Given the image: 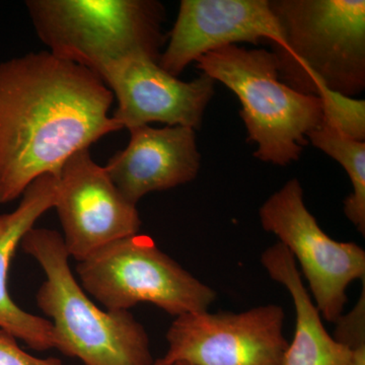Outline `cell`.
I'll use <instances>...</instances> for the list:
<instances>
[{"instance_id":"cell-18","label":"cell","mask_w":365,"mask_h":365,"mask_svg":"<svg viewBox=\"0 0 365 365\" xmlns=\"http://www.w3.org/2000/svg\"><path fill=\"white\" fill-rule=\"evenodd\" d=\"M0 365H62L57 359H38L19 346L11 333L0 329Z\"/></svg>"},{"instance_id":"cell-10","label":"cell","mask_w":365,"mask_h":365,"mask_svg":"<svg viewBox=\"0 0 365 365\" xmlns=\"http://www.w3.org/2000/svg\"><path fill=\"white\" fill-rule=\"evenodd\" d=\"M101 79L117 100L113 119L128 130L153 122L199 129L215 95V81L205 74L186 83L148 56L124 60Z\"/></svg>"},{"instance_id":"cell-4","label":"cell","mask_w":365,"mask_h":365,"mask_svg":"<svg viewBox=\"0 0 365 365\" xmlns=\"http://www.w3.org/2000/svg\"><path fill=\"white\" fill-rule=\"evenodd\" d=\"M38 37L55 56L98 78L135 56L160 59L165 9L153 0H29Z\"/></svg>"},{"instance_id":"cell-1","label":"cell","mask_w":365,"mask_h":365,"mask_svg":"<svg viewBox=\"0 0 365 365\" xmlns=\"http://www.w3.org/2000/svg\"><path fill=\"white\" fill-rule=\"evenodd\" d=\"M112 91L97 74L49 51L0 63V204L112 132Z\"/></svg>"},{"instance_id":"cell-8","label":"cell","mask_w":365,"mask_h":365,"mask_svg":"<svg viewBox=\"0 0 365 365\" xmlns=\"http://www.w3.org/2000/svg\"><path fill=\"white\" fill-rule=\"evenodd\" d=\"M284 311L265 304L242 312L182 314L168 330L169 365H284Z\"/></svg>"},{"instance_id":"cell-19","label":"cell","mask_w":365,"mask_h":365,"mask_svg":"<svg viewBox=\"0 0 365 365\" xmlns=\"http://www.w3.org/2000/svg\"><path fill=\"white\" fill-rule=\"evenodd\" d=\"M354 351L356 354V364L355 365H365V346L354 350Z\"/></svg>"},{"instance_id":"cell-14","label":"cell","mask_w":365,"mask_h":365,"mask_svg":"<svg viewBox=\"0 0 365 365\" xmlns=\"http://www.w3.org/2000/svg\"><path fill=\"white\" fill-rule=\"evenodd\" d=\"M261 262L271 279L287 288L294 304V335L288 343L284 365L356 364L355 351L326 330L292 253L278 242L264 251Z\"/></svg>"},{"instance_id":"cell-17","label":"cell","mask_w":365,"mask_h":365,"mask_svg":"<svg viewBox=\"0 0 365 365\" xmlns=\"http://www.w3.org/2000/svg\"><path fill=\"white\" fill-rule=\"evenodd\" d=\"M333 337L341 344L354 350L365 346V280L359 302L348 314H343L336 321Z\"/></svg>"},{"instance_id":"cell-9","label":"cell","mask_w":365,"mask_h":365,"mask_svg":"<svg viewBox=\"0 0 365 365\" xmlns=\"http://www.w3.org/2000/svg\"><path fill=\"white\" fill-rule=\"evenodd\" d=\"M56 209L67 253L78 262L103 247L139 234L141 220L135 204L115 186L104 167L79 150L57 177Z\"/></svg>"},{"instance_id":"cell-12","label":"cell","mask_w":365,"mask_h":365,"mask_svg":"<svg viewBox=\"0 0 365 365\" xmlns=\"http://www.w3.org/2000/svg\"><path fill=\"white\" fill-rule=\"evenodd\" d=\"M123 150L115 153L105 170L129 202L146 194L165 191L193 181L200 170L195 130L188 127H135Z\"/></svg>"},{"instance_id":"cell-21","label":"cell","mask_w":365,"mask_h":365,"mask_svg":"<svg viewBox=\"0 0 365 365\" xmlns=\"http://www.w3.org/2000/svg\"><path fill=\"white\" fill-rule=\"evenodd\" d=\"M177 365H189V364H176Z\"/></svg>"},{"instance_id":"cell-7","label":"cell","mask_w":365,"mask_h":365,"mask_svg":"<svg viewBox=\"0 0 365 365\" xmlns=\"http://www.w3.org/2000/svg\"><path fill=\"white\" fill-rule=\"evenodd\" d=\"M262 227L292 253L309 284L322 318L329 323L344 314L347 289L365 280V251L352 242H338L322 230L307 208L299 180L288 181L262 205Z\"/></svg>"},{"instance_id":"cell-6","label":"cell","mask_w":365,"mask_h":365,"mask_svg":"<svg viewBox=\"0 0 365 365\" xmlns=\"http://www.w3.org/2000/svg\"><path fill=\"white\" fill-rule=\"evenodd\" d=\"M81 287L108 311H129L150 302L170 316L208 311L217 299L148 235H133L103 247L78 262Z\"/></svg>"},{"instance_id":"cell-13","label":"cell","mask_w":365,"mask_h":365,"mask_svg":"<svg viewBox=\"0 0 365 365\" xmlns=\"http://www.w3.org/2000/svg\"><path fill=\"white\" fill-rule=\"evenodd\" d=\"M56 195L57 178L44 175L25 190L16 210L0 215V329L37 351L55 348L51 322L21 309L11 299L7 278L21 239L46 211L54 208Z\"/></svg>"},{"instance_id":"cell-20","label":"cell","mask_w":365,"mask_h":365,"mask_svg":"<svg viewBox=\"0 0 365 365\" xmlns=\"http://www.w3.org/2000/svg\"><path fill=\"white\" fill-rule=\"evenodd\" d=\"M153 365H169V364H165V362L163 361V360L162 359H160L155 360V364H153ZM174 365H177V364H174Z\"/></svg>"},{"instance_id":"cell-11","label":"cell","mask_w":365,"mask_h":365,"mask_svg":"<svg viewBox=\"0 0 365 365\" xmlns=\"http://www.w3.org/2000/svg\"><path fill=\"white\" fill-rule=\"evenodd\" d=\"M263 40L285 45L268 0H182L158 66L178 78L206 53L239 42L257 45Z\"/></svg>"},{"instance_id":"cell-5","label":"cell","mask_w":365,"mask_h":365,"mask_svg":"<svg viewBox=\"0 0 365 365\" xmlns=\"http://www.w3.org/2000/svg\"><path fill=\"white\" fill-rule=\"evenodd\" d=\"M196 62L203 74L239 98L247 140L258 146L255 158L281 167L299 160L307 134L323 124V101L283 83L273 52L228 45Z\"/></svg>"},{"instance_id":"cell-16","label":"cell","mask_w":365,"mask_h":365,"mask_svg":"<svg viewBox=\"0 0 365 365\" xmlns=\"http://www.w3.org/2000/svg\"><path fill=\"white\" fill-rule=\"evenodd\" d=\"M318 97L323 101L324 122L354 140L364 141L365 102L321 88Z\"/></svg>"},{"instance_id":"cell-15","label":"cell","mask_w":365,"mask_h":365,"mask_svg":"<svg viewBox=\"0 0 365 365\" xmlns=\"http://www.w3.org/2000/svg\"><path fill=\"white\" fill-rule=\"evenodd\" d=\"M307 140L337 160L347 172L352 192L344 200L346 217L365 235V143L345 136L331 125L323 123L307 134Z\"/></svg>"},{"instance_id":"cell-3","label":"cell","mask_w":365,"mask_h":365,"mask_svg":"<svg viewBox=\"0 0 365 365\" xmlns=\"http://www.w3.org/2000/svg\"><path fill=\"white\" fill-rule=\"evenodd\" d=\"M284 47L273 45L283 83L352 98L365 88L364 0H273Z\"/></svg>"},{"instance_id":"cell-2","label":"cell","mask_w":365,"mask_h":365,"mask_svg":"<svg viewBox=\"0 0 365 365\" xmlns=\"http://www.w3.org/2000/svg\"><path fill=\"white\" fill-rule=\"evenodd\" d=\"M21 246L46 274L36 302L51 319L57 350L86 365L155 364L150 337L130 312H104L88 299L72 273L61 234L33 227Z\"/></svg>"}]
</instances>
